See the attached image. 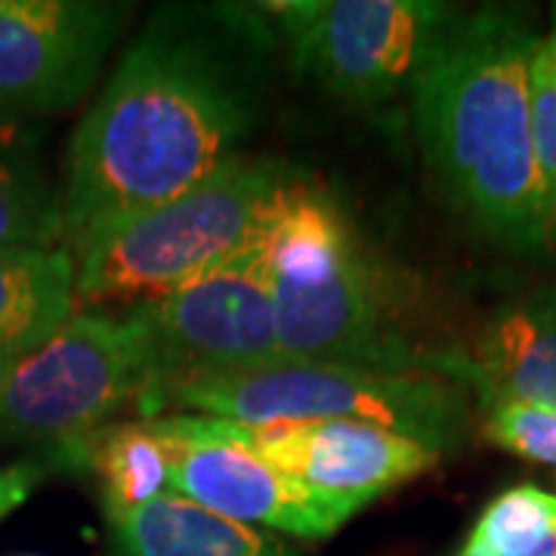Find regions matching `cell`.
<instances>
[{
    "label": "cell",
    "mask_w": 556,
    "mask_h": 556,
    "mask_svg": "<svg viewBox=\"0 0 556 556\" xmlns=\"http://www.w3.org/2000/svg\"><path fill=\"white\" fill-rule=\"evenodd\" d=\"M62 467L90 470L100 479L105 517L139 510L170 495V448L152 420H121L90 437L53 448Z\"/></svg>",
    "instance_id": "obj_15"
},
{
    "label": "cell",
    "mask_w": 556,
    "mask_h": 556,
    "mask_svg": "<svg viewBox=\"0 0 556 556\" xmlns=\"http://www.w3.org/2000/svg\"><path fill=\"white\" fill-rule=\"evenodd\" d=\"M529 124L538 174L547 199V214L556 226V38H538L529 62Z\"/></svg>",
    "instance_id": "obj_18"
},
{
    "label": "cell",
    "mask_w": 556,
    "mask_h": 556,
    "mask_svg": "<svg viewBox=\"0 0 556 556\" xmlns=\"http://www.w3.org/2000/svg\"><path fill=\"white\" fill-rule=\"evenodd\" d=\"M170 448V489L219 517L266 526L298 538H328L365 507L356 497L328 495L278 473L232 437L223 417L159 415Z\"/></svg>",
    "instance_id": "obj_9"
},
{
    "label": "cell",
    "mask_w": 556,
    "mask_h": 556,
    "mask_svg": "<svg viewBox=\"0 0 556 556\" xmlns=\"http://www.w3.org/2000/svg\"><path fill=\"white\" fill-rule=\"evenodd\" d=\"M554 38H556V7H554Z\"/></svg>",
    "instance_id": "obj_22"
},
{
    "label": "cell",
    "mask_w": 556,
    "mask_h": 556,
    "mask_svg": "<svg viewBox=\"0 0 556 556\" xmlns=\"http://www.w3.org/2000/svg\"><path fill=\"white\" fill-rule=\"evenodd\" d=\"M437 375L497 402H556V291L501 306L464 350L439 353Z\"/></svg>",
    "instance_id": "obj_12"
},
{
    "label": "cell",
    "mask_w": 556,
    "mask_h": 556,
    "mask_svg": "<svg viewBox=\"0 0 556 556\" xmlns=\"http://www.w3.org/2000/svg\"><path fill=\"white\" fill-rule=\"evenodd\" d=\"M226 424L241 445L278 473L328 495L356 497L362 504H371L383 492L427 473L442 457L417 439L362 420L321 417Z\"/></svg>",
    "instance_id": "obj_11"
},
{
    "label": "cell",
    "mask_w": 556,
    "mask_h": 556,
    "mask_svg": "<svg viewBox=\"0 0 556 556\" xmlns=\"http://www.w3.org/2000/svg\"><path fill=\"white\" fill-rule=\"evenodd\" d=\"M556 547V492L514 485L479 514L460 556H538Z\"/></svg>",
    "instance_id": "obj_17"
},
{
    "label": "cell",
    "mask_w": 556,
    "mask_h": 556,
    "mask_svg": "<svg viewBox=\"0 0 556 556\" xmlns=\"http://www.w3.org/2000/svg\"><path fill=\"white\" fill-rule=\"evenodd\" d=\"M78 263L68 248L0 251V353L22 358L75 316Z\"/></svg>",
    "instance_id": "obj_14"
},
{
    "label": "cell",
    "mask_w": 556,
    "mask_h": 556,
    "mask_svg": "<svg viewBox=\"0 0 556 556\" xmlns=\"http://www.w3.org/2000/svg\"><path fill=\"white\" fill-rule=\"evenodd\" d=\"M303 78L350 102L412 90L448 7L427 0H285L263 3Z\"/></svg>",
    "instance_id": "obj_7"
},
{
    "label": "cell",
    "mask_w": 556,
    "mask_h": 556,
    "mask_svg": "<svg viewBox=\"0 0 556 556\" xmlns=\"http://www.w3.org/2000/svg\"><path fill=\"white\" fill-rule=\"evenodd\" d=\"M467 390L437 371H375L318 362H269L174 387L164 408L239 424L362 420L412 437L433 452L455 445L467 427Z\"/></svg>",
    "instance_id": "obj_4"
},
{
    "label": "cell",
    "mask_w": 556,
    "mask_h": 556,
    "mask_svg": "<svg viewBox=\"0 0 556 556\" xmlns=\"http://www.w3.org/2000/svg\"><path fill=\"white\" fill-rule=\"evenodd\" d=\"M62 192H56L43 137L20 112L0 109V251L3 248H60Z\"/></svg>",
    "instance_id": "obj_16"
},
{
    "label": "cell",
    "mask_w": 556,
    "mask_h": 556,
    "mask_svg": "<svg viewBox=\"0 0 556 556\" xmlns=\"http://www.w3.org/2000/svg\"><path fill=\"white\" fill-rule=\"evenodd\" d=\"M278 356L375 371H437L402 318L399 285L356 226L273 260Z\"/></svg>",
    "instance_id": "obj_5"
},
{
    "label": "cell",
    "mask_w": 556,
    "mask_h": 556,
    "mask_svg": "<svg viewBox=\"0 0 556 556\" xmlns=\"http://www.w3.org/2000/svg\"><path fill=\"white\" fill-rule=\"evenodd\" d=\"M43 477L47 467L40 460H16L10 467H0V519L22 507Z\"/></svg>",
    "instance_id": "obj_20"
},
{
    "label": "cell",
    "mask_w": 556,
    "mask_h": 556,
    "mask_svg": "<svg viewBox=\"0 0 556 556\" xmlns=\"http://www.w3.org/2000/svg\"><path fill=\"white\" fill-rule=\"evenodd\" d=\"M485 412V437L497 448L556 467V402H497Z\"/></svg>",
    "instance_id": "obj_19"
},
{
    "label": "cell",
    "mask_w": 556,
    "mask_h": 556,
    "mask_svg": "<svg viewBox=\"0 0 556 556\" xmlns=\"http://www.w3.org/2000/svg\"><path fill=\"white\" fill-rule=\"evenodd\" d=\"M273 38L263 7L155 10L68 142L62 229L72 251L244 159Z\"/></svg>",
    "instance_id": "obj_1"
},
{
    "label": "cell",
    "mask_w": 556,
    "mask_h": 556,
    "mask_svg": "<svg viewBox=\"0 0 556 556\" xmlns=\"http://www.w3.org/2000/svg\"><path fill=\"white\" fill-rule=\"evenodd\" d=\"M127 22L105 0H0V109L56 112L100 78Z\"/></svg>",
    "instance_id": "obj_10"
},
{
    "label": "cell",
    "mask_w": 556,
    "mask_h": 556,
    "mask_svg": "<svg viewBox=\"0 0 556 556\" xmlns=\"http://www.w3.org/2000/svg\"><path fill=\"white\" fill-rule=\"evenodd\" d=\"M13 362H16V358L0 353V393H3V383H7V375H10V365H13Z\"/></svg>",
    "instance_id": "obj_21"
},
{
    "label": "cell",
    "mask_w": 556,
    "mask_h": 556,
    "mask_svg": "<svg viewBox=\"0 0 556 556\" xmlns=\"http://www.w3.org/2000/svg\"><path fill=\"white\" fill-rule=\"evenodd\" d=\"M121 556H298L276 535L179 495L109 517Z\"/></svg>",
    "instance_id": "obj_13"
},
{
    "label": "cell",
    "mask_w": 556,
    "mask_h": 556,
    "mask_svg": "<svg viewBox=\"0 0 556 556\" xmlns=\"http://www.w3.org/2000/svg\"><path fill=\"white\" fill-rule=\"evenodd\" d=\"M538 35L519 10L448 13L412 84L427 164L489 239L535 251L554 236L529 124Z\"/></svg>",
    "instance_id": "obj_2"
},
{
    "label": "cell",
    "mask_w": 556,
    "mask_h": 556,
    "mask_svg": "<svg viewBox=\"0 0 556 556\" xmlns=\"http://www.w3.org/2000/svg\"><path fill=\"white\" fill-rule=\"evenodd\" d=\"M294 170L276 159L232 161L177 199L118 219L75 248L84 306L164 298L260 241Z\"/></svg>",
    "instance_id": "obj_3"
},
{
    "label": "cell",
    "mask_w": 556,
    "mask_h": 556,
    "mask_svg": "<svg viewBox=\"0 0 556 556\" xmlns=\"http://www.w3.org/2000/svg\"><path fill=\"white\" fill-rule=\"evenodd\" d=\"M134 309L146 321L159 375L149 417L161 415L164 399L179 383L260 368L281 358L263 236L239 257L226 260L164 298L134 303Z\"/></svg>",
    "instance_id": "obj_8"
},
{
    "label": "cell",
    "mask_w": 556,
    "mask_h": 556,
    "mask_svg": "<svg viewBox=\"0 0 556 556\" xmlns=\"http://www.w3.org/2000/svg\"><path fill=\"white\" fill-rule=\"evenodd\" d=\"M159 375L146 321L124 313H78L35 353L16 358L0 393V439L53 448L139 408L149 420Z\"/></svg>",
    "instance_id": "obj_6"
}]
</instances>
